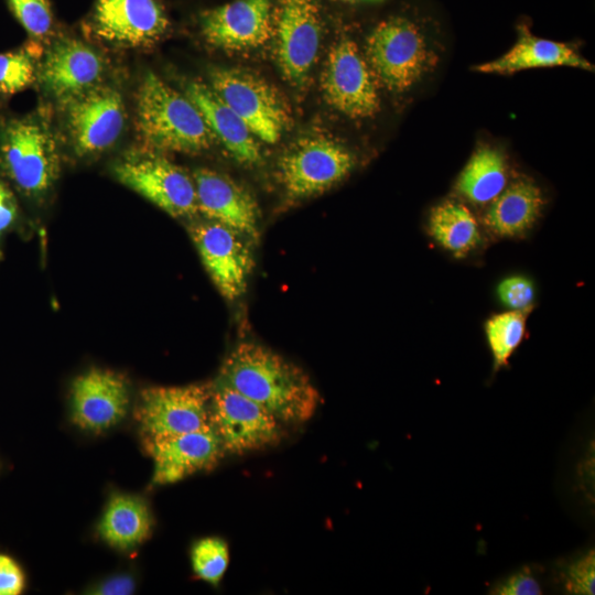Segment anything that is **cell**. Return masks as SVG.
<instances>
[{"mask_svg":"<svg viewBox=\"0 0 595 595\" xmlns=\"http://www.w3.org/2000/svg\"><path fill=\"white\" fill-rule=\"evenodd\" d=\"M209 86L248 126L255 137L277 143L290 121L278 91L261 77L239 68L215 67Z\"/></svg>","mask_w":595,"mask_h":595,"instance_id":"cell-7","label":"cell"},{"mask_svg":"<svg viewBox=\"0 0 595 595\" xmlns=\"http://www.w3.org/2000/svg\"><path fill=\"white\" fill-rule=\"evenodd\" d=\"M321 88L326 102L349 118H370L380 110L377 78L365 54L350 39H340L331 47Z\"/></svg>","mask_w":595,"mask_h":595,"instance_id":"cell-9","label":"cell"},{"mask_svg":"<svg viewBox=\"0 0 595 595\" xmlns=\"http://www.w3.org/2000/svg\"><path fill=\"white\" fill-rule=\"evenodd\" d=\"M356 165L354 154L335 140L306 137L295 141L278 161V177L288 198L320 195L344 178Z\"/></svg>","mask_w":595,"mask_h":595,"instance_id":"cell-6","label":"cell"},{"mask_svg":"<svg viewBox=\"0 0 595 595\" xmlns=\"http://www.w3.org/2000/svg\"><path fill=\"white\" fill-rule=\"evenodd\" d=\"M209 413L210 424L228 454L263 450L284 436L283 422L218 379L212 385Z\"/></svg>","mask_w":595,"mask_h":595,"instance_id":"cell-8","label":"cell"},{"mask_svg":"<svg viewBox=\"0 0 595 595\" xmlns=\"http://www.w3.org/2000/svg\"><path fill=\"white\" fill-rule=\"evenodd\" d=\"M19 219V206L10 187L0 181V241Z\"/></svg>","mask_w":595,"mask_h":595,"instance_id":"cell-34","label":"cell"},{"mask_svg":"<svg viewBox=\"0 0 595 595\" xmlns=\"http://www.w3.org/2000/svg\"><path fill=\"white\" fill-rule=\"evenodd\" d=\"M212 385L150 387L141 392L137 418L145 440L210 426Z\"/></svg>","mask_w":595,"mask_h":595,"instance_id":"cell-11","label":"cell"},{"mask_svg":"<svg viewBox=\"0 0 595 595\" xmlns=\"http://www.w3.org/2000/svg\"><path fill=\"white\" fill-rule=\"evenodd\" d=\"M426 227L431 238L456 258L468 256L482 240L475 215L463 202L456 199H446L434 206Z\"/></svg>","mask_w":595,"mask_h":595,"instance_id":"cell-24","label":"cell"},{"mask_svg":"<svg viewBox=\"0 0 595 595\" xmlns=\"http://www.w3.org/2000/svg\"><path fill=\"white\" fill-rule=\"evenodd\" d=\"M112 174L172 217H192L198 213L193 177L159 152L129 151L115 162Z\"/></svg>","mask_w":595,"mask_h":595,"instance_id":"cell-5","label":"cell"},{"mask_svg":"<svg viewBox=\"0 0 595 595\" xmlns=\"http://www.w3.org/2000/svg\"><path fill=\"white\" fill-rule=\"evenodd\" d=\"M509 165L504 152L493 145L478 147L461 171L454 190L475 206L490 204L510 182Z\"/></svg>","mask_w":595,"mask_h":595,"instance_id":"cell-23","label":"cell"},{"mask_svg":"<svg viewBox=\"0 0 595 595\" xmlns=\"http://www.w3.org/2000/svg\"><path fill=\"white\" fill-rule=\"evenodd\" d=\"M0 171L28 199L43 201L61 171L57 138L40 115L7 120L0 129Z\"/></svg>","mask_w":595,"mask_h":595,"instance_id":"cell-4","label":"cell"},{"mask_svg":"<svg viewBox=\"0 0 595 595\" xmlns=\"http://www.w3.org/2000/svg\"><path fill=\"white\" fill-rule=\"evenodd\" d=\"M106 62L94 47L74 37L55 41L37 68L42 88L64 105L100 85Z\"/></svg>","mask_w":595,"mask_h":595,"instance_id":"cell-14","label":"cell"},{"mask_svg":"<svg viewBox=\"0 0 595 595\" xmlns=\"http://www.w3.org/2000/svg\"><path fill=\"white\" fill-rule=\"evenodd\" d=\"M531 311L507 310L494 314L485 322V335L493 355L495 372L508 365L509 358L522 343Z\"/></svg>","mask_w":595,"mask_h":595,"instance_id":"cell-26","label":"cell"},{"mask_svg":"<svg viewBox=\"0 0 595 595\" xmlns=\"http://www.w3.org/2000/svg\"><path fill=\"white\" fill-rule=\"evenodd\" d=\"M198 213L225 225L246 239L259 238L260 212L256 199L228 175L210 169L193 173Z\"/></svg>","mask_w":595,"mask_h":595,"instance_id":"cell-18","label":"cell"},{"mask_svg":"<svg viewBox=\"0 0 595 595\" xmlns=\"http://www.w3.org/2000/svg\"><path fill=\"white\" fill-rule=\"evenodd\" d=\"M25 587L20 564L10 555L0 553V595H18Z\"/></svg>","mask_w":595,"mask_h":595,"instance_id":"cell-33","label":"cell"},{"mask_svg":"<svg viewBox=\"0 0 595 595\" xmlns=\"http://www.w3.org/2000/svg\"><path fill=\"white\" fill-rule=\"evenodd\" d=\"M152 524V515L144 500L119 494L109 500L98 529L108 544L129 550L149 537Z\"/></svg>","mask_w":595,"mask_h":595,"instance_id":"cell-25","label":"cell"},{"mask_svg":"<svg viewBox=\"0 0 595 595\" xmlns=\"http://www.w3.org/2000/svg\"><path fill=\"white\" fill-rule=\"evenodd\" d=\"M24 30L34 40L45 39L52 31L53 12L48 0H8Z\"/></svg>","mask_w":595,"mask_h":595,"instance_id":"cell-29","label":"cell"},{"mask_svg":"<svg viewBox=\"0 0 595 595\" xmlns=\"http://www.w3.org/2000/svg\"><path fill=\"white\" fill-rule=\"evenodd\" d=\"M490 593L499 595H539L542 591L530 570L524 567L498 583Z\"/></svg>","mask_w":595,"mask_h":595,"instance_id":"cell-32","label":"cell"},{"mask_svg":"<svg viewBox=\"0 0 595 595\" xmlns=\"http://www.w3.org/2000/svg\"><path fill=\"white\" fill-rule=\"evenodd\" d=\"M190 235L203 264L224 298L234 301L247 290L255 260L246 238L206 219L190 225Z\"/></svg>","mask_w":595,"mask_h":595,"instance_id":"cell-13","label":"cell"},{"mask_svg":"<svg viewBox=\"0 0 595 595\" xmlns=\"http://www.w3.org/2000/svg\"><path fill=\"white\" fill-rule=\"evenodd\" d=\"M63 106L69 140L78 156L101 153L122 134L126 108L120 90L113 86L101 83Z\"/></svg>","mask_w":595,"mask_h":595,"instance_id":"cell-12","label":"cell"},{"mask_svg":"<svg viewBox=\"0 0 595 595\" xmlns=\"http://www.w3.org/2000/svg\"><path fill=\"white\" fill-rule=\"evenodd\" d=\"M364 54L378 84L396 95L410 91L440 62L423 26L402 15L378 23L367 36Z\"/></svg>","mask_w":595,"mask_h":595,"instance_id":"cell-3","label":"cell"},{"mask_svg":"<svg viewBox=\"0 0 595 595\" xmlns=\"http://www.w3.org/2000/svg\"><path fill=\"white\" fill-rule=\"evenodd\" d=\"M517 32V41L507 53L494 61L479 64L474 69L498 75L556 66L594 71L593 64L573 45L536 36L524 23L518 25Z\"/></svg>","mask_w":595,"mask_h":595,"instance_id":"cell-21","label":"cell"},{"mask_svg":"<svg viewBox=\"0 0 595 595\" xmlns=\"http://www.w3.org/2000/svg\"><path fill=\"white\" fill-rule=\"evenodd\" d=\"M218 380L284 424L307 421L320 403V393L303 369L255 342L234 347L220 367Z\"/></svg>","mask_w":595,"mask_h":595,"instance_id":"cell-1","label":"cell"},{"mask_svg":"<svg viewBox=\"0 0 595 595\" xmlns=\"http://www.w3.org/2000/svg\"><path fill=\"white\" fill-rule=\"evenodd\" d=\"M595 582L594 550L572 563L565 573V588L571 594L593 595Z\"/></svg>","mask_w":595,"mask_h":595,"instance_id":"cell-31","label":"cell"},{"mask_svg":"<svg viewBox=\"0 0 595 595\" xmlns=\"http://www.w3.org/2000/svg\"><path fill=\"white\" fill-rule=\"evenodd\" d=\"M184 90L186 97L202 113L214 137L236 161L251 166L261 163V151L253 133L209 85L201 80H190L185 84Z\"/></svg>","mask_w":595,"mask_h":595,"instance_id":"cell-20","label":"cell"},{"mask_svg":"<svg viewBox=\"0 0 595 595\" xmlns=\"http://www.w3.org/2000/svg\"><path fill=\"white\" fill-rule=\"evenodd\" d=\"M273 12L271 0H234L202 12L201 33L219 50H253L271 37Z\"/></svg>","mask_w":595,"mask_h":595,"instance_id":"cell-15","label":"cell"},{"mask_svg":"<svg viewBox=\"0 0 595 595\" xmlns=\"http://www.w3.org/2000/svg\"><path fill=\"white\" fill-rule=\"evenodd\" d=\"M96 34L125 47H149L166 33L170 22L158 0H96Z\"/></svg>","mask_w":595,"mask_h":595,"instance_id":"cell-16","label":"cell"},{"mask_svg":"<svg viewBox=\"0 0 595 595\" xmlns=\"http://www.w3.org/2000/svg\"><path fill=\"white\" fill-rule=\"evenodd\" d=\"M128 405V385L113 371L93 368L73 382L72 418L83 430L101 432L113 426Z\"/></svg>","mask_w":595,"mask_h":595,"instance_id":"cell-19","label":"cell"},{"mask_svg":"<svg viewBox=\"0 0 595 595\" xmlns=\"http://www.w3.org/2000/svg\"><path fill=\"white\" fill-rule=\"evenodd\" d=\"M191 560L194 573L201 580L216 585L228 567V545L220 538L198 540L192 548Z\"/></svg>","mask_w":595,"mask_h":595,"instance_id":"cell-28","label":"cell"},{"mask_svg":"<svg viewBox=\"0 0 595 595\" xmlns=\"http://www.w3.org/2000/svg\"><path fill=\"white\" fill-rule=\"evenodd\" d=\"M544 206L541 187L530 177L518 176L486 206L482 220L497 238H521L534 227Z\"/></svg>","mask_w":595,"mask_h":595,"instance_id":"cell-22","label":"cell"},{"mask_svg":"<svg viewBox=\"0 0 595 595\" xmlns=\"http://www.w3.org/2000/svg\"><path fill=\"white\" fill-rule=\"evenodd\" d=\"M274 56L283 78L305 84L317 58L322 17L316 0H280L273 12Z\"/></svg>","mask_w":595,"mask_h":595,"instance_id":"cell-10","label":"cell"},{"mask_svg":"<svg viewBox=\"0 0 595 595\" xmlns=\"http://www.w3.org/2000/svg\"><path fill=\"white\" fill-rule=\"evenodd\" d=\"M134 588L133 581L128 576H117L99 587L100 594H128Z\"/></svg>","mask_w":595,"mask_h":595,"instance_id":"cell-35","label":"cell"},{"mask_svg":"<svg viewBox=\"0 0 595 595\" xmlns=\"http://www.w3.org/2000/svg\"><path fill=\"white\" fill-rule=\"evenodd\" d=\"M496 296L507 310H532L536 299V285L527 275L511 274L497 284Z\"/></svg>","mask_w":595,"mask_h":595,"instance_id":"cell-30","label":"cell"},{"mask_svg":"<svg viewBox=\"0 0 595 595\" xmlns=\"http://www.w3.org/2000/svg\"><path fill=\"white\" fill-rule=\"evenodd\" d=\"M136 123L147 150L197 154L214 134L197 107L156 74L147 72L137 90Z\"/></svg>","mask_w":595,"mask_h":595,"instance_id":"cell-2","label":"cell"},{"mask_svg":"<svg viewBox=\"0 0 595 595\" xmlns=\"http://www.w3.org/2000/svg\"><path fill=\"white\" fill-rule=\"evenodd\" d=\"M145 445L153 459L152 482L156 485L173 484L213 468L226 454L212 425L175 436L145 440Z\"/></svg>","mask_w":595,"mask_h":595,"instance_id":"cell-17","label":"cell"},{"mask_svg":"<svg viewBox=\"0 0 595 595\" xmlns=\"http://www.w3.org/2000/svg\"><path fill=\"white\" fill-rule=\"evenodd\" d=\"M29 46L0 54V94L13 95L26 89L37 77L36 55Z\"/></svg>","mask_w":595,"mask_h":595,"instance_id":"cell-27","label":"cell"},{"mask_svg":"<svg viewBox=\"0 0 595 595\" xmlns=\"http://www.w3.org/2000/svg\"><path fill=\"white\" fill-rule=\"evenodd\" d=\"M337 1H343V2H357V1H361V0H337Z\"/></svg>","mask_w":595,"mask_h":595,"instance_id":"cell-36","label":"cell"}]
</instances>
